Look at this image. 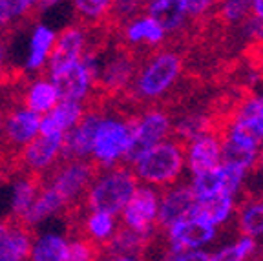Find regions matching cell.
<instances>
[{"label": "cell", "instance_id": "cell-1", "mask_svg": "<svg viewBox=\"0 0 263 261\" xmlns=\"http://www.w3.org/2000/svg\"><path fill=\"white\" fill-rule=\"evenodd\" d=\"M136 188L137 177L130 166L115 163L106 168L91 184L84 199V207L88 212H103L114 217L126 207Z\"/></svg>", "mask_w": 263, "mask_h": 261}, {"label": "cell", "instance_id": "cell-2", "mask_svg": "<svg viewBox=\"0 0 263 261\" xmlns=\"http://www.w3.org/2000/svg\"><path fill=\"white\" fill-rule=\"evenodd\" d=\"M185 141L170 135L168 141L157 143L136 163L134 174L154 184H168L181 174L186 150Z\"/></svg>", "mask_w": 263, "mask_h": 261}, {"label": "cell", "instance_id": "cell-3", "mask_svg": "<svg viewBox=\"0 0 263 261\" xmlns=\"http://www.w3.org/2000/svg\"><path fill=\"white\" fill-rule=\"evenodd\" d=\"M137 121H123L119 117L104 119L95 134L91 157L103 168H110L117 163L130 144L132 128Z\"/></svg>", "mask_w": 263, "mask_h": 261}, {"label": "cell", "instance_id": "cell-4", "mask_svg": "<svg viewBox=\"0 0 263 261\" xmlns=\"http://www.w3.org/2000/svg\"><path fill=\"white\" fill-rule=\"evenodd\" d=\"M170 134V119L164 111L150 110L134 124L132 128V139L126 152L123 154L121 163L130 166L146 154L150 148H154L164 135Z\"/></svg>", "mask_w": 263, "mask_h": 261}, {"label": "cell", "instance_id": "cell-5", "mask_svg": "<svg viewBox=\"0 0 263 261\" xmlns=\"http://www.w3.org/2000/svg\"><path fill=\"white\" fill-rule=\"evenodd\" d=\"M62 135L64 134L37 135L33 139L21 155L22 174L33 172V174H42L44 176L46 172L61 159Z\"/></svg>", "mask_w": 263, "mask_h": 261}, {"label": "cell", "instance_id": "cell-6", "mask_svg": "<svg viewBox=\"0 0 263 261\" xmlns=\"http://www.w3.org/2000/svg\"><path fill=\"white\" fill-rule=\"evenodd\" d=\"M82 53V31L75 24L62 28L55 37L48 59H46V77L59 73L61 69L79 62Z\"/></svg>", "mask_w": 263, "mask_h": 261}, {"label": "cell", "instance_id": "cell-7", "mask_svg": "<svg viewBox=\"0 0 263 261\" xmlns=\"http://www.w3.org/2000/svg\"><path fill=\"white\" fill-rule=\"evenodd\" d=\"M123 223L139 234H152L154 219L157 214V194L150 188H136L126 203Z\"/></svg>", "mask_w": 263, "mask_h": 261}, {"label": "cell", "instance_id": "cell-8", "mask_svg": "<svg viewBox=\"0 0 263 261\" xmlns=\"http://www.w3.org/2000/svg\"><path fill=\"white\" fill-rule=\"evenodd\" d=\"M196 194H194L192 187H181L176 190H168L163 192V203H161L159 214L154 223L156 230L159 232H168L172 225L179 223L183 219H189L192 214L194 207H196Z\"/></svg>", "mask_w": 263, "mask_h": 261}, {"label": "cell", "instance_id": "cell-9", "mask_svg": "<svg viewBox=\"0 0 263 261\" xmlns=\"http://www.w3.org/2000/svg\"><path fill=\"white\" fill-rule=\"evenodd\" d=\"M216 230H214L212 225L205 223V221L194 219H183L179 223L172 225L168 229V239L170 245L176 247L179 250H189L194 247L205 245L214 237Z\"/></svg>", "mask_w": 263, "mask_h": 261}, {"label": "cell", "instance_id": "cell-10", "mask_svg": "<svg viewBox=\"0 0 263 261\" xmlns=\"http://www.w3.org/2000/svg\"><path fill=\"white\" fill-rule=\"evenodd\" d=\"M49 79L61 101H82V97L90 90V79L81 62H75L61 69L59 73L51 75Z\"/></svg>", "mask_w": 263, "mask_h": 261}, {"label": "cell", "instance_id": "cell-11", "mask_svg": "<svg viewBox=\"0 0 263 261\" xmlns=\"http://www.w3.org/2000/svg\"><path fill=\"white\" fill-rule=\"evenodd\" d=\"M82 117V106L79 101H61L55 104L51 111H48L44 119L39 124V134L41 135H53L64 134L71 130Z\"/></svg>", "mask_w": 263, "mask_h": 261}, {"label": "cell", "instance_id": "cell-12", "mask_svg": "<svg viewBox=\"0 0 263 261\" xmlns=\"http://www.w3.org/2000/svg\"><path fill=\"white\" fill-rule=\"evenodd\" d=\"M148 16L163 29L164 33H177L185 24L186 11L181 0H150L146 9Z\"/></svg>", "mask_w": 263, "mask_h": 261}, {"label": "cell", "instance_id": "cell-13", "mask_svg": "<svg viewBox=\"0 0 263 261\" xmlns=\"http://www.w3.org/2000/svg\"><path fill=\"white\" fill-rule=\"evenodd\" d=\"M119 37L126 44H130L132 48H139V44H146L150 48V46L163 44L164 31L150 16H139V18L124 26L123 31L119 33Z\"/></svg>", "mask_w": 263, "mask_h": 261}, {"label": "cell", "instance_id": "cell-14", "mask_svg": "<svg viewBox=\"0 0 263 261\" xmlns=\"http://www.w3.org/2000/svg\"><path fill=\"white\" fill-rule=\"evenodd\" d=\"M42 188H44V177H42V174L26 172V174L16 177L15 192H13V207H11L13 216L26 217L33 201L37 199V196L41 194Z\"/></svg>", "mask_w": 263, "mask_h": 261}, {"label": "cell", "instance_id": "cell-15", "mask_svg": "<svg viewBox=\"0 0 263 261\" xmlns=\"http://www.w3.org/2000/svg\"><path fill=\"white\" fill-rule=\"evenodd\" d=\"M219 159H221V144L212 135H203V137L196 139L192 143L189 161H190V170L196 176L218 168Z\"/></svg>", "mask_w": 263, "mask_h": 261}, {"label": "cell", "instance_id": "cell-16", "mask_svg": "<svg viewBox=\"0 0 263 261\" xmlns=\"http://www.w3.org/2000/svg\"><path fill=\"white\" fill-rule=\"evenodd\" d=\"M230 210H232V196L223 190V192L214 194V196L197 199L190 217L205 221V223L214 227V225L225 221L229 217Z\"/></svg>", "mask_w": 263, "mask_h": 261}, {"label": "cell", "instance_id": "cell-17", "mask_svg": "<svg viewBox=\"0 0 263 261\" xmlns=\"http://www.w3.org/2000/svg\"><path fill=\"white\" fill-rule=\"evenodd\" d=\"M55 41V35L51 29L44 28V26H37L35 33L31 39V51H29L28 59V73L33 77V81L37 79H48L46 77V59H48L51 44Z\"/></svg>", "mask_w": 263, "mask_h": 261}, {"label": "cell", "instance_id": "cell-18", "mask_svg": "<svg viewBox=\"0 0 263 261\" xmlns=\"http://www.w3.org/2000/svg\"><path fill=\"white\" fill-rule=\"evenodd\" d=\"M148 4L150 0H111L110 11L104 16V22L115 33H121L124 26L146 13Z\"/></svg>", "mask_w": 263, "mask_h": 261}, {"label": "cell", "instance_id": "cell-19", "mask_svg": "<svg viewBox=\"0 0 263 261\" xmlns=\"http://www.w3.org/2000/svg\"><path fill=\"white\" fill-rule=\"evenodd\" d=\"M59 101V95L55 86L48 81V79H37L29 86L28 95H26V110L33 111V114L42 115L48 114L49 110H53L55 104Z\"/></svg>", "mask_w": 263, "mask_h": 261}, {"label": "cell", "instance_id": "cell-20", "mask_svg": "<svg viewBox=\"0 0 263 261\" xmlns=\"http://www.w3.org/2000/svg\"><path fill=\"white\" fill-rule=\"evenodd\" d=\"M111 0H73V22L77 28L99 24L110 11Z\"/></svg>", "mask_w": 263, "mask_h": 261}, {"label": "cell", "instance_id": "cell-21", "mask_svg": "<svg viewBox=\"0 0 263 261\" xmlns=\"http://www.w3.org/2000/svg\"><path fill=\"white\" fill-rule=\"evenodd\" d=\"M62 210H64V204H62L61 197H59L51 188L44 187L41 190V194L37 196V199L33 201L31 208L28 210L24 219L28 221L29 225H35V223H39V221L46 219V217L53 216V214L61 216Z\"/></svg>", "mask_w": 263, "mask_h": 261}, {"label": "cell", "instance_id": "cell-22", "mask_svg": "<svg viewBox=\"0 0 263 261\" xmlns=\"http://www.w3.org/2000/svg\"><path fill=\"white\" fill-rule=\"evenodd\" d=\"M68 241L61 236H44L33 243L28 261H64Z\"/></svg>", "mask_w": 263, "mask_h": 261}, {"label": "cell", "instance_id": "cell-23", "mask_svg": "<svg viewBox=\"0 0 263 261\" xmlns=\"http://www.w3.org/2000/svg\"><path fill=\"white\" fill-rule=\"evenodd\" d=\"M103 245L91 237H77L68 241L64 261H101Z\"/></svg>", "mask_w": 263, "mask_h": 261}, {"label": "cell", "instance_id": "cell-24", "mask_svg": "<svg viewBox=\"0 0 263 261\" xmlns=\"http://www.w3.org/2000/svg\"><path fill=\"white\" fill-rule=\"evenodd\" d=\"M239 230L245 236H261L263 234V199H252L241 204L239 214Z\"/></svg>", "mask_w": 263, "mask_h": 261}, {"label": "cell", "instance_id": "cell-25", "mask_svg": "<svg viewBox=\"0 0 263 261\" xmlns=\"http://www.w3.org/2000/svg\"><path fill=\"white\" fill-rule=\"evenodd\" d=\"M115 230V221L111 216L103 212H90L84 221V232L86 237L99 241V243H104L106 239H110L111 234Z\"/></svg>", "mask_w": 263, "mask_h": 261}, {"label": "cell", "instance_id": "cell-26", "mask_svg": "<svg viewBox=\"0 0 263 261\" xmlns=\"http://www.w3.org/2000/svg\"><path fill=\"white\" fill-rule=\"evenodd\" d=\"M192 190H194V194H196L197 199H203V197H209L218 192H223V190H225V181H223L221 166L196 176Z\"/></svg>", "mask_w": 263, "mask_h": 261}, {"label": "cell", "instance_id": "cell-27", "mask_svg": "<svg viewBox=\"0 0 263 261\" xmlns=\"http://www.w3.org/2000/svg\"><path fill=\"white\" fill-rule=\"evenodd\" d=\"M221 157L225 164H236V166H241L243 170L249 168L251 164H254L256 161V150H247L238 144H234L230 139L223 141L221 143Z\"/></svg>", "mask_w": 263, "mask_h": 261}, {"label": "cell", "instance_id": "cell-28", "mask_svg": "<svg viewBox=\"0 0 263 261\" xmlns=\"http://www.w3.org/2000/svg\"><path fill=\"white\" fill-rule=\"evenodd\" d=\"M254 247L256 245L254 241H252V237H243L236 245L227 247V249H223L216 256H210V261H243L251 256Z\"/></svg>", "mask_w": 263, "mask_h": 261}, {"label": "cell", "instance_id": "cell-29", "mask_svg": "<svg viewBox=\"0 0 263 261\" xmlns=\"http://www.w3.org/2000/svg\"><path fill=\"white\" fill-rule=\"evenodd\" d=\"M221 170H223V181H225V192H229L232 196L239 188V184H241L245 170L241 166H236V164H223Z\"/></svg>", "mask_w": 263, "mask_h": 261}, {"label": "cell", "instance_id": "cell-30", "mask_svg": "<svg viewBox=\"0 0 263 261\" xmlns=\"http://www.w3.org/2000/svg\"><path fill=\"white\" fill-rule=\"evenodd\" d=\"M164 261H210L206 252H194V250H179L170 245V250Z\"/></svg>", "mask_w": 263, "mask_h": 261}, {"label": "cell", "instance_id": "cell-31", "mask_svg": "<svg viewBox=\"0 0 263 261\" xmlns=\"http://www.w3.org/2000/svg\"><path fill=\"white\" fill-rule=\"evenodd\" d=\"M181 2L185 6L186 15H190L192 18H201L203 13L214 6V0H181Z\"/></svg>", "mask_w": 263, "mask_h": 261}, {"label": "cell", "instance_id": "cell-32", "mask_svg": "<svg viewBox=\"0 0 263 261\" xmlns=\"http://www.w3.org/2000/svg\"><path fill=\"white\" fill-rule=\"evenodd\" d=\"M57 2H61V0H35V2H33V11H35V15L41 18L42 13H44L46 9L51 8V6H55Z\"/></svg>", "mask_w": 263, "mask_h": 261}, {"label": "cell", "instance_id": "cell-33", "mask_svg": "<svg viewBox=\"0 0 263 261\" xmlns=\"http://www.w3.org/2000/svg\"><path fill=\"white\" fill-rule=\"evenodd\" d=\"M101 261H141L137 256H128V254H103Z\"/></svg>", "mask_w": 263, "mask_h": 261}, {"label": "cell", "instance_id": "cell-34", "mask_svg": "<svg viewBox=\"0 0 263 261\" xmlns=\"http://www.w3.org/2000/svg\"><path fill=\"white\" fill-rule=\"evenodd\" d=\"M254 11L258 18H263V0H254Z\"/></svg>", "mask_w": 263, "mask_h": 261}, {"label": "cell", "instance_id": "cell-35", "mask_svg": "<svg viewBox=\"0 0 263 261\" xmlns=\"http://www.w3.org/2000/svg\"><path fill=\"white\" fill-rule=\"evenodd\" d=\"M2 46H4V44L0 42V66H2Z\"/></svg>", "mask_w": 263, "mask_h": 261}, {"label": "cell", "instance_id": "cell-36", "mask_svg": "<svg viewBox=\"0 0 263 261\" xmlns=\"http://www.w3.org/2000/svg\"><path fill=\"white\" fill-rule=\"evenodd\" d=\"M261 163H263V154H261Z\"/></svg>", "mask_w": 263, "mask_h": 261}, {"label": "cell", "instance_id": "cell-37", "mask_svg": "<svg viewBox=\"0 0 263 261\" xmlns=\"http://www.w3.org/2000/svg\"><path fill=\"white\" fill-rule=\"evenodd\" d=\"M31 2H35V0H31Z\"/></svg>", "mask_w": 263, "mask_h": 261}]
</instances>
